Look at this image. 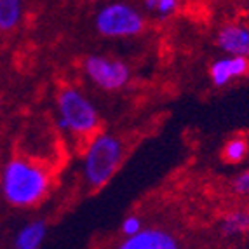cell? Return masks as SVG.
Instances as JSON below:
<instances>
[{
    "label": "cell",
    "mask_w": 249,
    "mask_h": 249,
    "mask_svg": "<svg viewBox=\"0 0 249 249\" xmlns=\"http://www.w3.org/2000/svg\"><path fill=\"white\" fill-rule=\"evenodd\" d=\"M225 235H241V233L249 232V213L248 211H233L227 214L221 225Z\"/></svg>",
    "instance_id": "8fae6325"
},
{
    "label": "cell",
    "mask_w": 249,
    "mask_h": 249,
    "mask_svg": "<svg viewBox=\"0 0 249 249\" xmlns=\"http://www.w3.org/2000/svg\"><path fill=\"white\" fill-rule=\"evenodd\" d=\"M248 152H249L248 142L242 140V138H233V140H230V142L225 145L223 157H225V160L237 164V162L244 160L246 155H248Z\"/></svg>",
    "instance_id": "7c38bea8"
},
{
    "label": "cell",
    "mask_w": 249,
    "mask_h": 249,
    "mask_svg": "<svg viewBox=\"0 0 249 249\" xmlns=\"http://www.w3.org/2000/svg\"><path fill=\"white\" fill-rule=\"evenodd\" d=\"M56 105H58V125L63 131L79 138L91 136L96 133L100 125V113L92 101L79 89H61Z\"/></svg>",
    "instance_id": "3957f363"
},
{
    "label": "cell",
    "mask_w": 249,
    "mask_h": 249,
    "mask_svg": "<svg viewBox=\"0 0 249 249\" xmlns=\"http://www.w3.org/2000/svg\"><path fill=\"white\" fill-rule=\"evenodd\" d=\"M218 46L229 56L249 58V28L242 25H227L218 34Z\"/></svg>",
    "instance_id": "ba28073f"
},
{
    "label": "cell",
    "mask_w": 249,
    "mask_h": 249,
    "mask_svg": "<svg viewBox=\"0 0 249 249\" xmlns=\"http://www.w3.org/2000/svg\"><path fill=\"white\" fill-rule=\"evenodd\" d=\"M23 0H0V30L11 32L19 25Z\"/></svg>",
    "instance_id": "30bf717a"
},
{
    "label": "cell",
    "mask_w": 249,
    "mask_h": 249,
    "mask_svg": "<svg viewBox=\"0 0 249 249\" xmlns=\"http://www.w3.org/2000/svg\"><path fill=\"white\" fill-rule=\"evenodd\" d=\"M124 159V143L113 134H96L89 142L82 160V173L92 190L105 187L121 167Z\"/></svg>",
    "instance_id": "7a4b0ae2"
},
{
    "label": "cell",
    "mask_w": 249,
    "mask_h": 249,
    "mask_svg": "<svg viewBox=\"0 0 249 249\" xmlns=\"http://www.w3.org/2000/svg\"><path fill=\"white\" fill-rule=\"evenodd\" d=\"M84 70L91 82L103 91H117L129 82L131 71L127 65L107 56H89L84 63Z\"/></svg>",
    "instance_id": "5b68a950"
},
{
    "label": "cell",
    "mask_w": 249,
    "mask_h": 249,
    "mask_svg": "<svg viewBox=\"0 0 249 249\" xmlns=\"http://www.w3.org/2000/svg\"><path fill=\"white\" fill-rule=\"evenodd\" d=\"M233 190L239 196H249V171H244L233 181Z\"/></svg>",
    "instance_id": "5bb4252c"
},
{
    "label": "cell",
    "mask_w": 249,
    "mask_h": 249,
    "mask_svg": "<svg viewBox=\"0 0 249 249\" xmlns=\"http://www.w3.org/2000/svg\"><path fill=\"white\" fill-rule=\"evenodd\" d=\"M94 26L105 37H134L143 32L145 19L133 5L112 2L98 11Z\"/></svg>",
    "instance_id": "277c9868"
},
{
    "label": "cell",
    "mask_w": 249,
    "mask_h": 249,
    "mask_svg": "<svg viewBox=\"0 0 249 249\" xmlns=\"http://www.w3.org/2000/svg\"><path fill=\"white\" fill-rule=\"evenodd\" d=\"M115 249H181L179 241L175 233L169 230L152 227V229H142L134 235L125 237L119 242Z\"/></svg>",
    "instance_id": "8992f818"
},
{
    "label": "cell",
    "mask_w": 249,
    "mask_h": 249,
    "mask_svg": "<svg viewBox=\"0 0 249 249\" xmlns=\"http://www.w3.org/2000/svg\"><path fill=\"white\" fill-rule=\"evenodd\" d=\"M142 229H143V221H142V218H138V216H127V218L122 221V233H124L125 237L134 235V233H138Z\"/></svg>",
    "instance_id": "4fadbf2b"
},
{
    "label": "cell",
    "mask_w": 249,
    "mask_h": 249,
    "mask_svg": "<svg viewBox=\"0 0 249 249\" xmlns=\"http://www.w3.org/2000/svg\"><path fill=\"white\" fill-rule=\"evenodd\" d=\"M176 7H178V0H159L155 13L159 14V18H167L169 14L175 13Z\"/></svg>",
    "instance_id": "9a60e30c"
},
{
    "label": "cell",
    "mask_w": 249,
    "mask_h": 249,
    "mask_svg": "<svg viewBox=\"0 0 249 249\" xmlns=\"http://www.w3.org/2000/svg\"><path fill=\"white\" fill-rule=\"evenodd\" d=\"M51 188V176L38 162L25 157H13L2 169L0 192L14 208H30L40 202Z\"/></svg>",
    "instance_id": "6da1fadb"
},
{
    "label": "cell",
    "mask_w": 249,
    "mask_h": 249,
    "mask_svg": "<svg viewBox=\"0 0 249 249\" xmlns=\"http://www.w3.org/2000/svg\"><path fill=\"white\" fill-rule=\"evenodd\" d=\"M157 4H159V0H145L146 9H148V11H152V13H154V11H155V7H157Z\"/></svg>",
    "instance_id": "2e32d148"
},
{
    "label": "cell",
    "mask_w": 249,
    "mask_h": 249,
    "mask_svg": "<svg viewBox=\"0 0 249 249\" xmlns=\"http://www.w3.org/2000/svg\"><path fill=\"white\" fill-rule=\"evenodd\" d=\"M249 71V59L244 56H227L211 65V80L216 88H223L227 84H230L233 79L244 77Z\"/></svg>",
    "instance_id": "52a82bcc"
},
{
    "label": "cell",
    "mask_w": 249,
    "mask_h": 249,
    "mask_svg": "<svg viewBox=\"0 0 249 249\" xmlns=\"http://www.w3.org/2000/svg\"><path fill=\"white\" fill-rule=\"evenodd\" d=\"M47 235V225L44 220L26 223L14 239V249H40Z\"/></svg>",
    "instance_id": "9c48e42d"
}]
</instances>
